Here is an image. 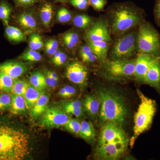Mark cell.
I'll return each instance as SVG.
<instances>
[{
	"label": "cell",
	"instance_id": "6",
	"mask_svg": "<svg viewBox=\"0 0 160 160\" xmlns=\"http://www.w3.org/2000/svg\"><path fill=\"white\" fill-rule=\"evenodd\" d=\"M110 18L112 34L121 36L139 24L141 16L137 9L124 6L112 11Z\"/></svg>",
	"mask_w": 160,
	"mask_h": 160
},
{
	"label": "cell",
	"instance_id": "13",
	"mask_svg": "<svg viewBox=\"0 0 160 160\" xmlns=\"http://www.w3.org/2000/svg\"><path fill=\"white\" fill-rule=\"evenodd\" d=\"M27 69V66L25 64L16 61H8L0 64V72L14 79L23 75Z\"/></svg>",
	"mask_w": 160,
	"mask_h": 160
},
{
	"label": "cell",
	"instance_id": "21",
	"mask_svg": "<svg viewBox=\"0 0 160 160\" xmlns=\"http://www.w3.org/2000/svg\"><path fill=\"white\" fill-rule=\"evenodd\" d=\"M12 104L10 109L11 112L15 114H19L25 112L28 108L25 98L22 96L12 94Z\"/></svg>",
	"mask_w": 160,
	"mask_h": 160
},
{
	"label": "cell",
	"instance_id": "25",
	"mask_svg": "<svg viewBox=\"0 0 160 160\" xmlns=\"http://www.w3.org/2000/svg\"><path fill=\"white\" fill-rule=\"evenodd\" d=\"M12 7L7 0L0 1V20L6 26L9 25Z\"/></svg>",
	"mask_w": 160,
	"mask_h": 160
},
{
	"label": "cell",
	"instance_id": "43",
	"mask_svg": "<svg viewBox=\"0 0 160 160\" xmlns=\"http://www.w3.org/2000/svg\"><path fill=\"white\" fill-rule=\"evenodd\" d=\"M67 59V57L66 53L64 52H61L58 57L52 63L56 66H61L66 62Z\"/></svg>",
	"mask_w": 160,
	"mask_h": 160
},
{
	"label": "cell",
	"instance_id": "49",
	"mask_svg": "<svg viewBox=\"0 0 160 160\" xmlns=\"http://www.w3.org/2000/svg\"><path fill=\"white\" fill-rule=\"evenodd\" d=\"M0 81H1V77H0Z\"/></svg>",
	"mask_w": 160,
	"mask_h": 160
},
{
	"label": "cell",
	"instance_id": "42",
	"mask_svg": "<svg viewBox=\"0 0 160 160\" xmlns=\"http://www.w3.org/2000/svg\"><path fill=\"white\" fill-rule=\"evenodd\" d=\"M45 77L47 86H49L51 88H54L58 85V81L55 79L53 78L52 77L47 71L46 72Z\"/></svg>",
	"mask_w": 160,
	"mask_h": 160
},
{
	"label": "cell",
	"instance_id": "33",
	"mask_svg": "<svg viewBox=\"0 0 160 160\" xmlns=\"http://www.w3.org/2000/svg\"><path fill=\"white\" fill-rule=\"evenodd\" d=\"M81 122L78 120L69 119L64 126L68 131L78 135L81 127Z\"/></svg>",
	"mask_w": 160,
	"mask_h": 160
},
{
	"label": "cell",
	"instance_id": "14",
	"mask_svg": "<svg viewBox=\"0 0 160 160\" xmlns=\"http://www.w3.org/2000/svg\"><path fill=\"white\" fill-rule=\"evenodd\" d=\"M144 83L153 87L160 93V57L149 67L145 75Z\"/></svg>",
	"mask_w": 160,
	"mask_h": 160
},
{
	"label": "cell",
	"instance_id": "29",
	"mask_svg": "<svg viewBox=\"0 0 160 160\" xmlns=\"http://www.w3.org/2000/svg\"><path fill=\"white\" fill-rule=\"evenodd\" d=\"M29 85L26 81L15 79L11 92L12 94L18 95L24 97Z\"/></svg>",
	"mask_w": 160,
	"mask_h": 160
},
{
	"label": "cell",
	"instance_id": "40",
	"mask_svg": "<svg viewBox=\"0 0 160 160\" xmlns=\"http://www.w3.org/2000/svg\"><path fill=\"white\" fill-rule=\"evenodd\" d=\"M64 110L68 114L72 115L78 118L82 116L83 114V107H82V108H67V109H64Z\"/></svg>",
	"mask_w": 160,
	"mask_h": 160
},
{
	"label": "cell",
	"instance_id": "35",
	"mask_svg": "<svg viewBox=\"0 0 160 160\" xmlns=\"http://www.w3.org/2000/svg\"><path fill=\"white\" fill-rule=\"evenodd\" d=\"M58 48V42L54 39H50L45 43V51L48 55L52 56Z\"/></svg>",
	"mask_w": 160,
	"mask_h": 160
},
{
	"label": "cell",
	"instance_id": "26",
	"mask_svg": "<svg viewBox=\"0 0 160 160\" xmlns=\"http://www.w3.org/2000/svg\"><path fill=\"white\" fill-rule=\"evenodd\" d=\"M72 23L77 28L86 29L93 23L92 18L86 14H79L76 16L72 20Z\"/></svg>",
	"mask_w": 160,
	"mask_h": 160
},
{
	"label": "cell",
	"instance_id": "39",
	"mask_svg": "<svg viewBox=\"0 0 160 160\" xmlns=\"http://www.w3.org/2000/svg\"><path fill=\"white\" fill-rule=\"evenodd\" d=\"M89 4L95 9L100 11L105 7L106 2V0H89Z\"/></svg>",
	"mask_w": 160,
	"mask_h": 160
},
{
	"label": "cell",
	"instance_id": "16",
	"mask_svg": "<svg viewBox=\"0 0 160 160\" xmlns=\"http://www.w3.org/2000/svg\"><path fill=\"white\" fill-rule=\"evenodd\" d=\"M16 21L21 27L28 31H35L37 29L36 20L31 12L20 13L17 17Z\"/></svg>",
	"mask_w": 160,
	"mask_h": 160
},
{
	"label": "cell",
	"instance_id": "5",
	"mask_svg": "<svg viewBox=\"0 0 160 160\" xmlns=\"http://www.w3.org/2000/svg\"><path fill=\"white\" fill-rule=\"evenodd\" d=\"M136 59H112L102 63L99 75L111 82H121L134 77Z\"/></svg>",
	"mask_w": 160,
	"mask_h": 160
},
{
	"label": "cell",
	"instance_id": "34",
	"mask_svg": "<svg viewBox=\"0 0 160 160\" xmlns=\"http://www.w3.org/2000/svg\"><path fill=\"white\" fill-rule=\"evenodd\" d=\"M72 16L70 11L66 8H61L59 9L57 15V19L60 23L68 22L72 19Z\"/></svg>",
	"mask_w": 160,
	"mask_h": 160
},
{
	"label": "cell",
	"instance_id": "9",
	"mask_svg": "<svg viewBox=\"0 0 160 160\" xmlns=\"http://www.w3.org/2000/svg\"><path fill=\"white\" fill-rule=\"evenodd\" d=\"M42 115L40 123L47 128L64 126L70 119L63 109L56 106L48 107Z\"/></svg>",
	"mask_w": 160,
	"mask_h": 160
},
{
	"label": "cell",
	"instance_id": "37",
	"mask_svg": "<svg viewBox=\"0 0 160 160\" xmlns=\"http://www.w3.org/2000/svg\"><path fill=\"white\" fill-rule=\"evenodd\" d=\"M43 1L44 0H13L16 7L23 8L29 7Z\"/></svg>",
	"mask_w": 160,
	"mask_h": 160
},
{
	"label": "cell",
	"instance_id": "23",
	"mask_svg": "<svg viewBox=\"0 0 160 160\" xmlns=\"http://www.w3.org/2000/svg\"><path fill=\"white\" fill-rule=\"evenodd\" d=\"M53 6L51 3L46 2L40 10V18L42 23L46 27H49L52 19Z\"/></svg>",
	"mask_w": 160,
	"mask_h": 160
},
{
	"label": "cell",
	"instance_id": "18",
	"mask_svg": "<svg viewBox=\"0 0 160 160\" xmlns=\"http://www.w3.org/2000/svg\"><path fill=\"white\" fill-rule=\"evenodd\" d=\"M78 135L88 142H93L95 140V131L94 126L91 122L83 121Z\"/></svg>",
	"mask_w": 160,
	"mask_h": 160
},
{
	"label": "cell",
	"instance_id": "48",
	"mask_svg": "<svg viewBox=\"0 0 160 160\" xmlns=\"http://www.w3.org/2000/svg\"><path fill=\"white\" fill-rule=\"evenodd\" d=\"M68 0H54V2L56 3H66Z\"/></svg>",
	"mask_w": 160,
	"mask_h": 160
},
{
	"label": "cell",
	"instance_id": "11",
	"mask_svg": "<svg viewBox=\"0 0 160 160\" xmlns=\"http://www.w3.org/2000/svg\"><path fill=\"white\" fill-rule=\"evenodd\" d=\"M86 40L92 41H104L110 42L112 41L108 23L105 19L98 20L86 32Z\"/></svg>",
	"mask_w": 160,
	"mask_h": 160
},
{
	"label": "cell",
	"instance_id": "46",
	"mask_svg": "<svg viewBox=\"0 0 160 160\" xmlns=\"http://www.w3.org/2000/svg\"><path fill=\"white\" fill-rule=\"evenodd\" d=\"M61 52L62 51L59 50V49H58V50L54 52V54L52 56L51 60L52 62H54V61L58 58V57L59 56Z\"/></svg>",
	"mask_w": 160,
	"mask_h": 160
},
{
	"label": "cell",
	"instance_id": "17",
	"mask_svg": "<svg viewBox=\"0 0 160 160\" xmlns=\"http://www.w3.org/2000/svg\"><path fill=\"white\" fill-rule=\"evenodd\" d=\"M83 106L88 114L92 118H95L99 113L101 104L98 97L94 96H88L84 100Z\"/></svg>",
	"mask_w": 160,
	"mask_h": 160
},
{
	"label": "cell",
	"instance_id": "36",
	"mask_svg": "<svg viewBox=\"0 0 160 160\" xmlns=\"http://www.w3.org/2000/svg\"><path fill=\"white\" fill-rule=\"evenodd\" d=\"M12 96L6 93L0 94V110L10 109L11 106Z\"/></svg>",
	"mask_w": 160,
	"mask_h": 160
},
{
	"label": "cell",
	"instance_id": "7",
	"mask_svg": "<svg viewBox=\"0 0 160 160\" xmlns=\"http://www.w3.org/2000/svg\"><path fill=\"white\" fill-rule=\"evenodd\" d=\"M137 45L140 54L160 57L159 34L149 23H139Z\"/></svg>",
	"mask_w": 160,
	"mask_h": 160
},
{
	"label": "cell",
	"instance_id": "28",
	"mask_svg": "<svg viewBox=\"0 0 160 160\" xmlns=\"http://www.w3.org/2000/svg\"><path fill=\"white\" fill-rule=\"evenodd\" d=\"M79 55L83 62L85 63H92L98 60L96 56L87 44L81 47Z\"/></svg>",
	"mask_w": 160,
	"mask_h": 160
},
{
	"label": "cell",
	"instance_id": "19",
	"mask_svg": "<svg viewBox=\"0 0 160 160\" xmlns=\"http://www.w3.org/2000/svg\"><path fill=\"white\" fill-rule=\"evenodd\" d=\"M42 91L29 84L24 96L28 109H32L41 95L44 92Z\"/></svg>",
	"mask_w": 160,
	"mask_h": 160
},
{
	"label": "cell",
	"instance_id": "3",
	"mask_svg": "<svg viewBox=\"0 0 160 160\" xmlns=\"http://www.w3.org/2000/svg\"><path fill=\"white\" fill-rule=\"evenodd\" d=\"M29 154L28 135L0 123V160H21Z\"/></svg>",
	"mask_w": 160,
	"mask_h": 160
},
{
	"label": "cell",
	"instance_id": "24",
	"mask_svg": "<svg viewBox=\"0 0 160 160\" xmlns=\"http://www.w3.org/2000/svg\"><path fill=\"white\" fill-rule=\"evenodd\" d=\"M79 35L76 32L71 31L65 33L62 36V43L67 49H73L79 42Z\"/></svg>",
	"mask_w": 160,
	"mask_h": 160
},
{
	"label": "cell",
	"instance_id": "44",
	"mask_svg": "<svg viewBox=\"0 0 160 160\" xmlns=\"http://www.w3.org/2000/svg\"><path fill=\"white\" fill-rule=\"evenodd\" d=\"M64 88L65 90L64 98H71L76 94V90L73 86L66 85L64 86Z\"/></svg>",
	"mask_w": 160,
	"mask_h": 160
},
{
	"label": "cell",
	"instance_id": "8",
	"mask_svg": "<svg viewBox=\"0 0 160 160\" xmlns=\"http://www.w3.org/2000/svg\"><path fill=\"white\" fill-rule=\"evenodd\" d=\"M138 33L132 31L121 36L112 46L110 52L112 59H129L137 51Z\"/></svg>",
	"mask_w": 160,
	"mask_h": 160
},
{
	"label": "cell",
	"instance_id": "4",
	"mask_svg": "<svg viewBox=\"0 0 160 160\" xmlns=\"http://www.w3.org/2000/svg\"><path fill=\"white\" fill-rule=\"evenodd\" d=\"M140 102L134 118L133 134L129 144L131 147L140 135L150 128L157 111L156 103L154 100L149 98L138 90Z\"/></svg>",
	"mask_w": 160,
	"mask_h": 160
},
{
	"label": "cell",
	"instance_id": "41",
	"mask_svg": "<svg viewBox=\"0 0 160 160\" xmlns=\"http://www.w3.org/2000/svg\"><path fill=\"white\" fill-rule=\"evenodd\" d=\"M63 109L70 108H82L83 107L82 104L79 100H75L72 102H67L63 103L62 105Z\"/></svg>",
	"mask_w": 160,
	"mask_h": 160
},
{
	"label": "cell",
	"instance_id": "38",
	"mask_svg": "<svg viewBox=\"0 0 160 160\" xmlns=\"http://www.w3.org/2000/svg\"><path fill=\"white\" fill-rule=\"evenodd\" d=\"M72 6L78 9L83 10L86 9L89 4V0H70Z\"/></svg>",
	"mask_w": 160,
	"mask_h": 160
},
{
	"label": "cell",
	"instance_id": "2",
	"mask_svg": "<svg viewBox=\"0 0 160 160\" xmlns=\"http://www.w3.org/2000/svg\"><path fill=\"white\" fill-rule=\"evenodd\" d=\"M100 100L99 121L101 123H115L122 126L129 116L126 100L117 89L110 87H101L98 91Z\"/></svg>",
	"mask_w": 160,
	"mask_h": 160
},
{
	"label": "cell",
	"instance_id": "1",
	"mask_svg": "<svg viewBox=\"0 0 160 160\" xmlns=\"http://www.w3.org/2000/svg\"><path fill=\"white\" fill-rule=\"evenodd\" d=\"M129 144V138L121 126L111 122L104 123L98 141L96 155L99 160L119 159Z\"/></svg>",
	"mask_w": 160,
	"mask_h": 160
},
{
	"label": "cell",
	"instance_id": "45",
	"mask_svg": "<svg viewBox=\"0 0 160 160\" xmlns=\"http://www.w3.org/2000/svg\"><path fill=\"white\" fill-rule=\"evenodd\" d=\"M155 15L158 22L160 23V0H158L155 6Z\"/></svg>",
	"mask_w": 160,
	"mask_h": 160
},
{
	"label": "cell",
	"instance_id": "27",
	"mask_svg": "<svg viewBox=\"0 0 160 160\" xmlns=\"http://www.w3.org/2000/svg\"><path fill=\"white\" fill-rule=\"evenodd\" d=\"M30 84L35 88L43 90L47 87L45 75L40 72H36L29 78Z\"/></svg>",
	"mask_w": 160,
	"mask_h": 160
},
{
	"label": "cell",
	"instance_id": "31",
	"mask_svg": "<svg viewBox=\"0 0 160 160\" xmlns=\"http://www.w3.org/2000/svg\"><path fill=\"white\" fill-rule=\"evenodd\" d=\"M20 58L28 62H37L42 60V57L36 50L30 49L21 55Z\"/></svg>",
	"mask_w": 160,
	"mask_h": 160
},
{
	"label": "cell",
	"instance_id": "47",
	"mask_svg": "<svg viewBox=\"0 0 160 160\" xmlns=\"http://www.w3.org/2000/svg\"><path fill=\"white\" fill-rule=\"evenodd\" d=\"M47 72L53 78L55 79L58 81V77L57 74L55 72L52 71H47Z\"/></svg>",
	"mask_w": 160,
	"mask_h": 160
},
{
	"label": "cell",
	"instance_id": "32",
	"mask_svg": "<svg viewBox=\"0 0 160 160\" xmlns=\"http://www.w3.org/2000/svg\"><path fill=\"white\" fill-rule=\"evenodd\" d=\"M30 49L34 50H39L44 46L42 37L37 33H32L29 38Z\"/></svg>",
	"mask_w": 160,
	"mask_h": 160
},
{
	"label": "cell",
	"instance_id": "15",
	"mask_svg": "<svg viewBox=\"0 0 160 160\" xmlns=\"http://www.w3.org/2000/svg\"><path fill=\"white\" fill-rule=\"evenodd\" d=\"M87 45L91 48L98 60L102 63L106 60L109 51V43L104 41H92L86 40Z\"/></svg>",
	"mask_w": 160,
	"mask_h": 160
},
{
	"label": "cell",
	"instance_id": "12",
	"mask_svg": "<svg viewBox=\"0 0 160 160\" xmlns=\"http://www.w3.org/2000/svg\"><path fill=\"white\" fill-rule=\"evenodd\" d=\"M160 57L151 55L140 54L136 59L134 77L138 82H144L146 72L152 62Z\"/></svg>",
	"mask_w": 160,
	"mask_h": 160
},
{
	"label": "cell",
	"instance_id": "22",
	"mask_svg": "<svg viewBox=\"0 0 160 160\" xmlns=\"http://www.w3.org/2000/svg\"><path fill=\"white\" fill-rule=\"evenodd\" d=\"M6 26L5 34L9 41L17 43L26 41V35L19 29L10 25Z\"/></svg>",
	"mask_w": 160,
	"mask_h": 160
},
{
	"label": "cell",
	"instance_id": "10",
	"mask_svg": "<svg viewBox=\"0 0 160 160\" xmlns=\"http://www.w3.org/2000/svg\"><path fill=\"white\" fill-rule=\"evenodd\" d=\"M66 76L72 82L78 86H85L88 81V71L82 63L73 61L67 66Z\"/></svg>",
	"mask_w": 160,
	"mask_h": 160
},
{
	"label": "cell",
	"instance_id": "20",
	"mask_svg": "<svg viewBox=\"0 0 160 160\" xmlns=\"http://www.w3.org/2000/svg\"><path fill=\"white\" fill-rule=\"evenodd\" d=\"M49 101V97L43 92L31 110V117L37 118L42 115L48 108Z\"/></svg>",
	"mask_w": 160,
	"mask_h": 160
},
{
	"label": "cell",
	"instance_id": "30",
	"mask_svg": "<svg viewBox=\"0 0 160 160\" xmlns=\"http://www.w3.org/2000/svg\"><path fill=\"white\" fill-rule=\"evenodd\" d=\"M0 90L7 93L11 92L14 79L1 72H0Z\"/></svg>",
	"mask_w": 160,
	"mask_h": 160
}]
</instances>
